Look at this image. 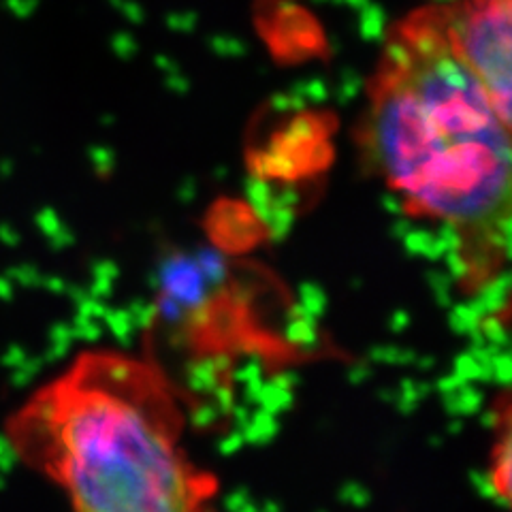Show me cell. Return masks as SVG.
I'll list each match as a JSON object with an SVG mask.
<instances>
[{
  "label": "cell",
  "mask_w": 512,
  "mask_h": 512,
  "mask_svg": "<svg viewBox=\"0 0 512 512\" xmlns=\"http://www.w3.org/2000/svg\"><path fill=\"white\" fill-rule=\"evenodd\" d=\"M455 50L485 84L500 118L510 126V0H455L440 3Z\"/></svg>",
  "instance_id": "cell-3"
},
{
  "label": "cell",
  "mask_w": 512,
  "mask_h": 512,
  "mask_svg": "<svg viewBox=\"0 0 512 512\" xmlns=\"http://www.w3.org/2000/svg\"><path fill=\"white\" fill-rule=\"evenodd\" d=\"M24 466L86 512H182L214 493L178 446L180 416L150 365L86 352L5 421Z\"/></svg>",
  "instance_id": "cell-2"
},
{
  "label": "cell",
  "mask_w": 512,
  "mask_h": 512,
  "mask_svg": "<svg viewBox=\"0 0 512 512\" xmlns=\"http://www.w3.org/2000/svg\"><path fill=\"white\" fill-rule=\"evenodd\" d=\"M363 143L414 218L444 224L483 280L508 252L510 126L427 5L393 26L370 86Z\"/></svg>",
  "instance_id": "cell-1"
}]
</instances>
